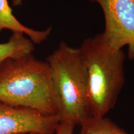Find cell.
<instances>
[{
  "label": "cell",
  "mask_w": 134,
  "mask_h": 134,
  "mask_svg": "<svg viewBox=\"0 0 134 134\" xmlns=\"http://www.w3.org/2000/svg\"><path fill=\"white\" fill-rule=\"evenodd\" d=\"M80 126L79 134H134L128 133L106 116L90 117Z\"/></svg>",
  "instance_id": "ba28073f"
},
{
  "label": "cell",
  "mask_w": 134,
  "mask_h": 134,
  "mask_svg": "<svg viewBox=\"0 0 134 134\" xmlns=\"http://www.w3.org/2000/svg\"><path fill=\"white\" fill-rule=\"evenodd\" d=\"M0 102L43 115L59 114L48 63L30 54L9 58L0 65Z\"/></svg>",
  "instance_id": "6da1fadb"
},
{
  "label": "cell",
  "mask_w": 134,
  "mask_h": 134,
  "mask_svg": "<svg viewBox=\"0 0 134 134\" xmlns=\"http://www.w3.org/2000/svg\"><path fill=\"white\" fill-rule=\"evenodd\" d=\"M24 134H36V133H24Z\"/></svg>",
  "instance_id": "8fae6325"
},
{
  "label": "cell",
  "mask_w": 134,
  "mask_h": 134,
  "mask_svg": "<svg viewBox=\"0 0 134 134\" xmlns=\"http://www.w3.org/2000/svg\"><path fill=\"white\" fill-rule=\"evenodd\" d=\"M46 62L59 103L60 122L81 125L90 116L87 73L78 48L62 42Z\"/></svg>",
  "instance_id": "3957f363"
},
{
  "label": "cell",
  "mask_w": 134,
  "mask_h": 134,
  "mask_svg": "<svg viewBox=\"0 0 134 134\" xmlns=\"http://www.w3.org/2000/svg\"><path fill=\"white\" fill-rule=\"evenodd\" d=\"M60 122L58 115H43L0 102V134H53Z\"/></svg>",
  "instance_id": "5b68a950"
},
{
  "label": "cell",
  "mask_w": 134,
  "mask_h": 134,
  "mask_svg": "<svg viewBox=\"0 0 134 134\" xmlns=\"http://www.w3.org/2000/svg\"><path fill=\"white\" fill-rule=\"evenodd\" d=\"M34 43L26 35L13 32L8 41L0 43V65L9 58H16L32 54Z\"/></svg>",
  "instance_id": "52a82bcc"
},
{
  "label": "cell",
  "mask_w": 134,
  "mask_h": 134,
  "mask_svg": "<svg viewBox=\"0 0 134 134\" xmlns=\"http://www.w3.org/2000/svg\"><path fill=\"white\" fill-rule=\"evenodd\" d=\"M8 29L13 32H19L28 37L34 43H41L47 39L52 28L37 31L25 26L14 16L8 0H0V34Z\"/></svg>",
  "instance_id": "8992f818"
},
{
  "label": "cell",
  "mask_w": 134,
  "mask_h": 134,
  "mask_svg": "<svg viewBox=\"0 0 134 134\" xmlns=\"http://www.w3.org/2000/svg\"><path fill=\"white\" fill-rule=\"evenodd\" d=\"M78 50L87 73L89 116L105 117L124 85L125 53L110 47L103 33L84 40Z\"/></svg>",
  "instance_id": "7a4b0ae2"
},
{
  "label": "cell",
  "mask_w": 134,
  "mask_h": 134,
  "mask_svg": "<svg viewBox=\"0 0 134 134\" xmlns=\"http://www.w3.org/2000/svg\"><path fill=\"white\" fill-rule=\"evenodd\" d=\"M11 3L14 6H18L22 4L23 0H11Z\"/></svg>",
  "instance_id": "30bf717a"
},
{
  "label": "cell",
  "mask_w": 134,
  "mask_h": 134,
  "mask_svg": "<svg viewBox=\"0 0 134 134\" xmlns=\"http://www.w3.org/2000/svg\"><path fill=\"white\" fill-rule=\"evenodd\" d=\"M103 11V36L110 47L122 49L128 46V57L134 59V0H90Z\"/></svg>",
  "instance_id": "277c9868"
},
{
  "label": "cell",
  "mask_w": 134,
  "mask_h": 134,
  "mask_svg": "<svg viewBox=\"0 0 134 134\" xmlns=\"http://www.w3.org/2000/svg\"><path fill=\"white\" fill-rule=\"evenodd\" d=\"M75 125L68 122H60L53 134H73Z\"/></svg>",
  "instance_id": "9c48e42d"
}]
</instances>
